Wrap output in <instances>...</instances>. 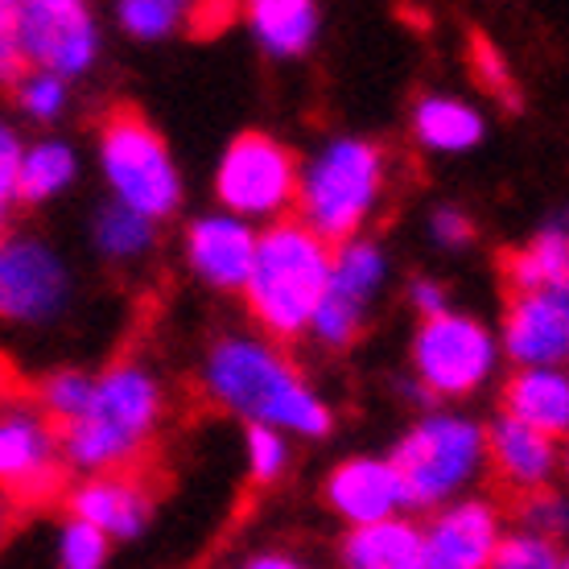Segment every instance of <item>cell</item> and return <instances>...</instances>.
Segmentation results:
<instances>
[{"label":"cell","mask_w":569,"mask_h":569,"mask_svg":"<svg viewBox=\"0 0 569 569\" xmlns=\"http://www.w3.org/2000/svg\"><path fill=\"white\" fill-rule=\"evenodd\" d=\"M202 388L228 413L248 417V426H269L277 433L327 438L330 409L306 376L264 339L231 335L211 347L202 363Z\"/></svg>","instance_id":"1"},{"label":"cell","mask_w":569,"mask_h":569,"mask_svg":"<svg viewBox=\"0 0 569 569\" xmlns=\"http://www.w3.org/2000/svg\"><path fill=\"white\" fill-rule=\"evenodd\" d=\"M330 281V243L306 231L298 219H277L257 236L252 272L243 281V301L272 339H298Z\"/></svg>","instance_id":"2"},{"label":"cell","mask_w":569,"mask_h":569,"mask_svg":"<svg viewBox=\"0 0 569 569\" xmlns=\"http://www.w3.org/2000/svg\"><path fill=\"white\" fill-rule=\"evenodd\" d=\"M161 417V385L141 363H116L96 376L91 405L62 429V455L79 470L112 475L141 455Z\"/></svg>","instance_id":"3"},{"label":"cell","mask_w":569,"mask_h":569,"mask_svg":"<svg viewBox=\"0 0 569 569\" xmlns=\"http://www.w3.org/2000/svg\"><path fill=\"white\" fill-rule=\"evenodd\" d=\"M385 194V153L363 137H339L310 157L298 173L301 228L313 231L322 243L356 240Z\"/></svg>","instance_id":"4"},{"label":"cell","mask_w":569,"mask_h":569,"mask_svg":"<svg viewBox=\"0 0 569 569\" xmlns=\"http://www.w3.org/2000/svg\"><path fill=\"white\" fill-rule=\"evenodd\" d=\"M487 458V429L458 413H429L392 450V470L405 491V508L433 512L479 475Z\"/></svg>","instance_id":"5"},{"label":"cell","mask_w":569,"mask_h":569,"mask_svg":"<svg viewBox=\"0 0 569 569\" xmlns=\"http://www.w3.org/2000/svg\"><path fill=\"white\" fill-rule=\"evenodd\" d=\"M100 166L112 186L116 207L141 214L149 223L170 219L182 207V173L170 144L132 108H116L100 129Z\"/></svg>","instance_id":"6"},{"label":"cell","mask_w":569,"mask_h":569,"mask_svg":"<svg viewBox=\"0 0 569 569\" xmlns=\"http://www.w3.org/2000/svg\"><path fill=\"white\" fill-rule=\"evenodd\" d=\"M496 335L470 318V313L446 310L426 318L413 335V371L429 397H470L491 380L496 371Z\"/></svg>","instance_id":"7"},{"label":"cell","mask_w":569,"mask_h":569,"mask_svg":"<svg viewBox=\"0 0 569 569\" xmlns=\"http://www.w3.org/2000/svg\"><path fill=\"white\" fill-rule=\"evenodd\" d=\"M214 194L223 214L236 219H277L293 207L298 194V166L281 141L264 132H243L228 144V153L214 170Z\"/></svg>","instance_id":"8"},{"label":"cell","mask_w":569,"mask_h":569,"mask_svg":"<svg viewBox=\"0 0 569 569\" xmlns=\"http://www.w3.org/2000/svg\"><path fill=\"white\" fill-rule=\"evenodd\" d=\"M74 293L71 269L38 236H0V322L46 327L67 313Z\"/></svg>","instance_id":"9"},{"label":"cell","mask_w":569,"mask_h":569,"mask_svg":"<svg viewBox=\"0 0 569 569\" xmlns=\"http://www.w3.org/2000/svg\"><path fill=\"white\" fill-rule=\"evenodd\" d=\"M17 33L26 67L54 79H79L100 58V26L79 0H26L17 4Z\"/></svg>","instance_id":"10"},{"label":"cell","mask_w":569,"mask_h":569,"mask_svg":"<svg viewBox=\"0 0 569 569\" xmlns=\"http://www.w3.org/2000/svg\"><path fill=\"white\" fill-rule=\"evenodd\" d=\"M62 446L54 426L38 413V405L4 400L0 405V487L21 503L50 499L62 483Z\"/></svg>","instance_id":"11"},{"label":"cell","mask_w":569,"mask_h":569,"mask_svg":"<svg viewBox=\"0 0 569 569\" xmlns=\"http://www.w3.org/2000/svg\"><path fill=\"white\" fill-rule=\"evenodd\" d=\"M499 512L487 499H455L421 528L426 569H491L499 549Z\"/></svg>","instance_id":"12"},{"label":"cell","mask_w":569,"mask_h":569,"mask_svg":"<svg viewBox=\"0 0 569 569\" xmlns=\"http://www.w3.org/2000/svg\"><path fill=\"white\" fill-rule=\"evenodd\" d=\"M503 351L520 368H561L569 351V293H516L503 313Z\"/></svg>","instance_id":"13"},{"label":"cell","mask_w":569,"mask_h":569,"mask_svg":"<svg viewBox=\"0 0 569 569\" xmlns=\"http://www.w3.org/2000/svg\"><path fill=\"white\" fill-rule=\"evenodd\" d=\"M257 257V231L236 214H202L186 231V260L194 277L219 289V293H236L243 289L248 272Z\"/></svg>","instance_id":"14"},{"label":"cell","mask_w":569,"mask_h":569,"mask_svg":"<svg viewBox=\"0 0 569 569\" xmlns=\"http://www.w3.org/2000/svg\"><path fill=\"white\" fill-rule=\"evenodd\" d=\"M327 503L351 528H368L405 512V491H400V479L388 458L359 455L330 470Z\"/></svg>","instance_id":"15"},{"label":"cell","mask_w":569,"mask_h":569,"mask_svg":"<svg viewBox=\"0 0 569 569\" xmlns=\"http://www.w3.org/2000/svg\"><path fill=\"white\" fill-rule=\"evenodd\" d=\"M71 520H83L108 541H132L153 520V496L132 475H100L71 496Z\"/></svg>","instance_id":"16"},{"label":"cell","mask_w":569,"mask_h":569,"mask_svg":"<svg viewBox=\"0 0 569 569\" xmlns=\"http://www.w3.org/2000/svg\"><path fill=\"white\" fill-rule=\"evenodd\" d=\"M487 458L496 462L499 479L508 487L541 496L553 483L557 462H561V446L553 438L537 433V429L512 421V417H499L496 426L487 429Z\"/></svg>","instance_id":"17"},{"label":"cell","mask_w":569,"mask_h":569,"mask_svg":"<svg viewBox=\"0 0 569 569\" xmlns=\"http://www.w3.org/2000/svg\"><path fill=\"white\" fill-rule=\"evenodd\" d=\"M503 417L561 438L569 429V380L561 368H520L503 388Z\"/></svg>","instance_id":"18"},{"label":"cell","mask_w":569,"mask_h":569,"mask_svg":"<svg viewBox=\"0 0 569 569\" xmlns=\"http://www.w3.org/2000/svg\"><path fill=\"white\" fill-rule=\"evenodd\" d=\"M342 569H426L421 528L405 516L351 528L342 541Z\"/></svg>","instance_id":"19"},{"label":"cell","mask_w":569,"mask_h":569,"mask_svg":"<svg viewBox=\"0 0 569 569\" xmlns=\"http://www.w3.org/2000/svg\"><path fill=\"white\" fill-rule=\"evenodd\" d=\"M508 284L516 293L537 289H566L569 293V231L566 219L545 223L532 240L508 257Z\"/></svg>","instance_id":"20"},{"label":"cell","mask_w":569,"mask_h":569,"mask_svg":"<svg viewBox=\"0 0 569 569\" xmlns=\"http://www.w3.org/2000/svg\"><path fill=\"white\" fill-rule=\"evenodd\" d=\"M413 137L433 153H467L487 137V124L467 100L426 96L413 108Z\"/></svg>","instance_id":"21"},{"label":"cell","mask_w":569,"mask_h":569,"mask_svg":"<svg viewBox=\"0 0 569 569\" xmlns=\"http://www.w3.org/2000/svg\"><path fill=\"white\" fill-rule=\"evenodd\" d=\"M248 26L272 58H298L313 46L318 9L310 0H257L248 4Z\"/></svg>","instance_id":"22"},{"label":"cell","mask_w":569,"mask_h":569,"mask_svg":"<svg viewBox=\"0 0 569 569\" xmlns=\"http://www.w3.org/2000/svg\"><path fill=\"white\" fill-rule=\"evenodd\" d=\"M385 281H388V257L380 243L356 236V240L339 243V252H330V281H327L330 293H339V298L356 301V306L368 310L371 298L380 293Z\"/></svg>","instance_id":"23"},{"label":"cell","mask_w":569,"mask_h":569,"mask_svg":"<svg viewBox=\"0 0 569 569\" xmlns=\"http://www.w3.org/2000/svg\"><path fill=\"white\" fill-rule=\"evenodd\" d=\"M79 173V157L67 141H38L21 149V170H17V202H50L58 199Z\"/></svg>","instance_id":"24"},{"label":"cell","mask_w":569,"mask_h":569,"mask_svg":"<svg viewBox=\"0 0 569 569\" xmlns=\"http://www.w3.org/2000/svg\"><path fill=\"white\" fill-rule=\"evenodd\" d=\"M96 248L100 257L116 260V264H129V260H141L153 252L157 243V223L141 219V214L124 211V207H103L100 219H96Z\"/></svg>","instance_id":"25"},{"label":"cell","mask_w":569,"mask_h":569,"mask_svg":"<svg viewBox=\"0 0 569 569\" xmlns=\"http://www.w3.org/2000/svg\"><path fill=\"white\" fill-rule=\"evenodd\" d=\"M91 392H96V376H87L79 368H58L38 385V413L50 426L67 429L83 417V409L91 405Z\"/></svg>","instance_id":"26"},{"label":"cell","mask_w":569,"mask_h":569,"mask_svg":"<svg viewBox=\"0 0 569 569\" xmlns=\"http://www.w3.org/2000/svg\"><path fill=\"white\" fill-rule=\"evenodd\" d=\"M186 17H190V9L178 4V0H120L116 4V21L141 42L170 38L173 29H182Z\"/></svg>","instance_id":"27"},{"label":"cell","mask_w":569,"mask_h":569,"mask_svg":"<svg viewBox=\"0 0 569 569\" xmlns=\"http://www.w3.org/2000/svg\"><path fill=\"white\" fill-rule=\"evenodd\" d=\"M566 557L557 553L553 537H537V532H512L499 537V549L491 557V569H561Z\"/></svg>","instance_id":"28"},{"label":"cell","mask_w":569,"mask_h":569,"mask_svg":"<svg viewBox=\"0 0 569 569\" xmlns=\"http://www.w3.org/2000/svg\"><path fill=\"white\" fill-rule=\"evenodd\" d=\"M112 541L83 520H67L58 532V569H103Z\"/></svg>","instance_id":"29"},{"label":"cell","mask_w":569,"mask_h":569,"mask_svg":"<svg viewBox=\"0 0 569 569\" xmlns=\"http://www.w3.org/2000/svg\"><path fill=\"white\" fill-rule=\"evenodd\" d=\"M243 450H248V475H252L257 483L281 479L284 467H289V441H284V433H277V429H269V426H248Z\"/></svg>","instance_id":"30"},{"label":"cell","mask_w":569,"mask_h":569,"mask_svg":"<svg viewBox=\"0 0 569 569\" xmlns=\"http://www.w3.org/2000/svg\"><path fill=\"white\" fill-rule=\"evenodd\" d=\"M17 100L33 120H58L62 108H67V83L54 79V74H26L17 83Z\"/></svg>","instance_id":"31"},{"label":"cell","mask_w":569,"mask_h":569,"mask_svg":"<svg viewBox=\"0 0 569 569\" xmlns=\"http://www.w3.org/2000/svg\"><path fill=\"white\" fill-rule=\"evenodd\" d=\"M21 79H26V54L17 33V4L0 0V83H21Z\"/></svg>","instance_id":"32"},{"label":"cell","mask_w":569,"mask_h":569,"mask_svg":"<svg viewBox=\"0 0 569 569\" xmlns=\"http://www.w3.org/2000/svg\"><path fill=\"white\" fill-rule=\"evenodd\" d=\"M470 62H475V74L483 79L487 91H496L503 103H516V87H512V71L503 67V58H499V50L491 42H483V38H475V46H470Z\"/></svg>","instance_id":"33"},{"label":"cell","mask_w":569,"mask_h":569,"mask_svg":"<svg viewBox=\"0 0 569 569\" xmlns=\"http://www.w3.org/2000/svg\"><path fill=\"white\" fill-rule=\"evenodd\" d=\"M17 170H21V137L9 124H0V236L17 202Z\"/></svg>","instance_id":"34"},{"label":"cell","mask_w":569,"mask_h":569,"mask_svg":"<svg viewBox=\"0 0 569 569\" xmlns=\"http://www.w3.org/2000/svg\"><path fill=\"white\" fill-rule=\"evenodd\" d=\"M429 236L441 243V248H467L470 243V219L458 207H438L433 219H429Z\"/></svg>","instance_id":"35"},{"label":"cell","mask_w":569,"mask_h":569,"mask_svg":"<svg viewBox=\"0 0 569 569\" xmlns=\"http://www.w3.org/2000/svg\"><path fill=\"white\" fill-rule=\"evenodd\" d=\"M561 528H566V499L541 491V496L528 503V532L549 537V532H561Z\"/></svg>","instance_id":"36"},{"label":"cell","mask_w":569,"mask_h":569,"mask_svg":"<svg viewBox=\"0 0 569 569\" xmlns=\"http://www.w3.org/2000/svg\"><path fill=\"white\" fill-rule=\"evenodd\" d=\"M409 301H413V310L421 313V318H438V313L450 310V298H446V289H441L438 281H429V277L413 281V289H409Z\"/></svg>","instance_id":"37"},{"label":"cell","mask_w":569,"mask_h":569,"mask_svg":"<svg viewBox=\"0 0 569 569\" xmlns=\"http://www.w3.org/2000/svg\"><path fill=\"white\" fill-rule=\"evenodd\" d=\"M243 569H310V566L298 561L293 553H257L243 561Z\"/></svg>","instance_id":"38"}]
</instances>
